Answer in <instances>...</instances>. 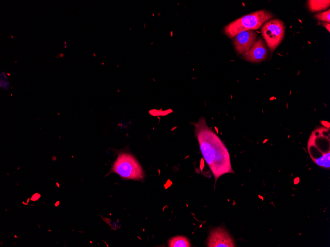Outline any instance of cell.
Returning a JSON list of instances; mask_svg holds the SVG:
<instances>
[{
    "mask_svg": "<svg viewBox=\"0 0 330 247\" xmlns=\"http://www.w3.org/2000/svg\"><path fill=\"white\" fill-rule=\"evenodd\" d=\"M195 134L204 160L211 171L215 182L222 176L234 173L229 152L217 135L201 117L195 125Z\"/></svg>",
    "mask_w": 330,
    "mask_h": 247,
    "instance_id": "6da1fadb",
    "label": "cell"
},
{
    "mask_svg": "<svg viewBox=\"0 0 330 247\" xmlns=\"http://www.w3.org/2000/svg\"><path fill=\"white\" fill-rule=\"evenodd\" d=\"M307 148L313 162L325 169L330 168L329 128L323 127L313 131L309 139Z\"/></svg>",
    "mask_w": 330,
    "mask_h": 247,
    "instance_id": "7a4b0ae2",
    "label": "cell"
},
{
    "mask_svg": "<svg viewBox=\"0 0 330 247\" xmlns=\"http://www.w3.org/2000/svg\"><path fill=\"white\" fill-rule=\"evenodd\" d=\"M273 17L267 10H258L231 22L225 27L224 32L228 37L233 38L241 32L258 29Z\"/></svg>",
    "mask_w": 330,
    "mask_h": 247,
    "instance_id": "3957f363",
    "label": "cell"
},
{
    "mask_svg": "<svg viewBox=\"0 0 330 247\" xmlns=\"http://www.w3.org/2000/svg\"><path fill=\"white\" fill-rule=\"evenodd\" d=\"M111 172L126 179H141L144 176L142 168L137 160L131 155L125 153L119 154Z\"/></svg>",
    "mask_w": 330,
    "mask_h": 247,
    "instance_id": "277c9868",
    "label": "cell"
},
{
    "mask_svg": "<svg viewBox=\"0 0 330 247\" xmlns=\"http://www.w3.org/2000/svg\"><path fill=\"white\" fill-rule=\"evenodd\" d=\"M262 35L271 51H273L282 41L285 32L283 22L278 19L270 20L263 24Z\"/></svg>",
    "mask_w": 330,
    "mask_h": 247,
    "instance_id": "5b68a950",
    "label": "cell"
},
{
    "mask_svg": "<svg viewBox=\"0 0 330 247\" xmlns=\"http://www.w3.org/2000/svg\"><path fill=\"white\" fill-rule=\"evenodd\" d=\"M207 246L209 247H234L236 245L227 231L220 227L212 229L208 237Z\"/></svg>",
    "mask_w": 330,
    "mask_h": 247,
    "instance_id": "8992f818",
    "label": "cell"
},
{
    "mask_svg": "<svg viewBox=\"0 0 330 247\" xmlns=\"http://www.w3.org/2000/svg\"><path fill=\"white\" fill-rule=\"evenodd\" d=\"M256 36V33L252 31H246L238 34L234 40L237 52L240 54H245L248 52L254 44Z\"/></svg>",
    "mask_w": 330,
    "mask_h": 247,
    "instance_id": "52a82bcc",
    "label": "cell"
},
{
    "mask_svg": "<svg viewBox=\"0 0 330 247\" xmlns=\"http://www.w3.org/2000/svg\"><path fill=\"white\" fill-rule=\"evenodd\" d=\"M267 54L268 51L265 43L261 38H259L250 50L244 54V57L248 61L257 63L264 60Z\"/></svg>",
    "mask_w": 330,
    "mask_h": 247,
    "instance_id": "ba28073f",
    "label": "cell"
},
{
    "mask_svg": "<svg viewBox=\"0 0 330 247\" xmlns=\"http://www.w3.org/2000/svg\"><path fill=\"white\" fill-rule=\"evenodd\" d=\"M308 6L311 11H319L324 10L330 6V0H308Z\"/></svg>",
    "mask_w": 330,
    "mask_h": 247,
    "instance_id": "9c48e42d",
    "label": "cell"
},
{
    "mask_svg": "<svg viewBox=\"0 0 330 247\" xmlns=\"http://www.w3.org/2000/svg\"><path fill=\"white\" fill-rule=\"evenodd\" d=\"M168 246L170 247H189L191 245L189 240L186 237L177 236L169 240Z\"/></svg>",
    "mask_w": 330,
    "mask_h": 247,
    "instance_id": "30bf717a",
    "label": "cell"
},
{
    "mask_svg": "<svg viewBox=\"0 0 330 247\" xmlns=\"http://www.w3.org/2000/svg\"><path fill=\"white\" fill-rule=\"evenodd\" d=\"M315 17L316 19H317L319 20L325 21L327 23H330V10L328 9L327 11H326L325 12L317 13L315 15Z\"/></svg>",
    "mask_w": 330,
    "mask_h": 247,
    "instance_id": "8fae6325",
    "label": "cell"
},
{
    "mask_svg": "<svg viewBox=\"0 0 330 247\" xmlns=\"http://www.w3.org/2000/svg\"><path fill=\"white\" fill-rule=\"evenodd\" d=\"M323 25L324 27H325V28L329 32H330V23L325 22V23H323Z\"/></svg>",
    "mask_w": 330,
    "mask_h": 247,
    "instance_id": "7c38bea8",
    "label": "cell"
},
{
    "mask_svg": "<svg viewBox=\"0 0 330 247\" xmlns=\"http://www.w3.org/2000/svg\"><path fill=\"white\" fill-rule=\"evenodd\" d=\"M64 55V54L63 53H61L59 55L57 56L56 58L57 59L59 57L62 58V57H63Z\"/></svg>",
    "mask_w": 330,
    "mask_h": 247,
    "instance_id": "4fadbf2b",
    "label": "cell"
},
{
    "mask_svg": "<svg viewBox=\"0 0 330 247\" xmlns=\"http://www.w3.org/2000/svg\"><path fill=\"white\" fill-rule=\"evenodd\" d=\"M67 44L66 41H64V47H65V48H67Z\"/></svg>",
    "mask_w": 330,
    "mask_h": 247,
    "instance_id": "5bb4252c",
    "label": "cell"
},
{
    "mask_svg": "<svg viewBox=\"0 0 330 247\" xmlns=\"http://www.w3.org/2000/svg\"><path fill=\"white\" fill-rule=\"evenodd\" d=\"M11 35L12 38H14L13 36L11 35Z\"/></svg>",
    "mask_w": 330,
    "mask_h": 247,
    "instance_id": "9a60e30c",
    "label": "cell"
}]
</instances>
